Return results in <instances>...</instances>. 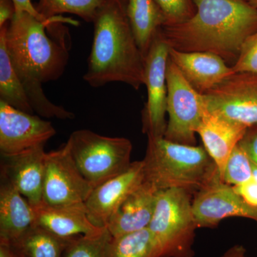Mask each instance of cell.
<instances>
[{"label": "cell", "mask_w": 257, "mask_h": 257, "mask_svg": "<svg viewBox=\"0 0 257 257\" xmlns=\"http://www.w3.org/2000/svg\"><path fill=\"white\" fill-rule=\"evenodd\" d=\"M126 14L145 57L157 32L167 23L165 15L156 0H126Z\"/></svg>", "instance_id": "20"}, {"label": "cell", "mask_w": 257, "mask_h": 257, "mask_svg": "<svg viewBox=\"0 0 257 257\" xmlns=\"http://www.w3.org/2000/svg\"><path fill=\"white\" fill-rule=\"evenodd\" d=\"M145 181L143 160L132 162L119 175L95 187L86 201L88 216L93 224L106 227L115 211Z\"/></svg>", "instance_id": "13"}, {"label": "cell", "mask_w": 257, "mask_h": 257, "mask_svg": "<svg viewBox=\"0 0 257 257\" xmlns=\"http://www.w3.org/2000/svg\"><path fill=\"white\" fill-rule=\"evenodd\" d=\"M0 101L29 114L35 112L10 60L3 28H0Z\"/></svg>", "instance_id": "22"}, {"label": "cell", "mask_w": 257, "mask_h": 257, "mask_svg": "<svg viewBox=\"0 0 257 257\" xmlns=\"http://www.w3.org/2000/svg\"><path fill=\"white\" fill-rule=\"evenodd\" d=\"M0 257H15L8 243L0 242Z\"/></svg>", "instance_id": "34"}, {"label": "cell", "mask_w": 257, "mask_h": 257, "mask_svg": "<svg viewBox=\"0 0 257 257\" xmlns=\"http://www.w3.org/2000/svg\"><path fill=\"white\" fill-rule=\"evenodd\" d=\"M245 257H246V256H245Z\"/></svg>", "instance_id": "37"}, {"label": "cell", "mask_w": 257, "mask_h": 257, "mask_svg": "<svg viewBox=\"0 0 257 257\" xmlns=\"http://www.w3.org/2000/svg\"><path fill=\"white\" fill-rule=\"evenodd\" d=\"M32 207L35 213L33 226H40L60 237L95 234L105 228L92 224L84 203L50 205L42 202Z\"/></svg>", "instance_id": "16"}, {"label": "cell", "mask_w": 257, "mask_h": 257, "mask_svg": "<svg viewBox=\"0 0 257 257\" xmlns=\"http://www.w3.org/2000/svg\"><path fill=\"white\" fill-rule=\"evenodd\" d=\"M35 223L33 207L9 181L0 184V242L18 239Z\"/></svg>", "instance_id": "19"}, {"label": "cell", "mask_w": 257, "mask_h": 257, "mask_svg": "<svg viewBox=\"0 0 257 257\" xmlns=\"http://www.w3.org/2000/svg\"><path fill=\"white\" fill-rule=\"evenodd\" d=\"M192 193L184 189L160 191L149 229L155 242L154 257H194L198 225Z\"/></svg>", "instance_id": "5"}, {"label": "cell", "mask_w": 257, "mask_h": 257, "mask_svg": "<svg viewBox=\"0 0 257 257\" xmlns=\"http://www.w3.org/2000/svg\"><path fill=\"white\" fill-rule=\"evenodd\" d=\"M161 29L145 57L144 84L147 87V100L143 111V131L151 138L165 137L167 126V67L170 47Z\"/></svg>", "instance_id": "8"}, {"label": "cell", "mask_w": 257, "mask_h": 257, "mask_svg": "<svg viewBox=\"0 0 257 257\" xmlns=\"http://www.w3.org/2000/svg\"><path fill=\"white\" fill-rule=\"evenodd\" d=\"M197 11L183 23L162 27L170 48L210 52L233 66L243 43L257 32V9L246 0H194Z\"/></svg>", "instance_id": "2"}, {"label": "cell", "mask_w": 257, "mask_h": 257, "mask_svg": "<svg viewBox=\"0 0 257 257\" xmlns=\"http://www.w3.org/2000/svg\"><path fill=\"white\" fill-rule=\"evenodd\" d=\"M232 188L245 202L257 208V182L254 179L252 178L246 183L234 186Z\"/></svg>", "instance_id": "30"}, {"label": "cell", "mask_w": 257, "mask_h": 257, "mask_svg": "<svg viewBox=\"0 0 257 257\" xmlns=\"http://www.w3.org/2000/svg\"><path fill=\"white\" fill-rule=\"evenodd\" d=\"M192 207L199 228L214 227L229 217L247 218L257 223V208L245 202L221 179L196 193Z\"/></svg>", "instance_id": "12"}, {"label": "cell", "mask_w": 257, "mask_h": 257, "mask_svg": "<svg viewBox=\"0 0 257 257\" xmlns=\"http://www.w3.org/2000/svg\"><path fill=\"white\" fill-rule=\"evenodd\" d=\"M94 189L79 170L67 142L46 152L42 202L50 205L85 203Z\"/></svg>", "instance_id": "9"}, {"label": "cell", "mask_w": 257, "mask_h": 257, "mask_svg": "<svg viewBox=\"0 0 257 257\" xmlns=\"http://www.w3.org/2000/svg\"><path fill=\"white\" fill-rule=\"evenodd\" d=\"M13 2L15 5L16 13H28L41 21L45 22L49 20L40 14L37 11L36 6L32 4V0H13Z\"/></svg>", "instance_id": "31"}, {"label": "cell", "mask_w": 257, "mask_h": 257, "mask_svg": "<svg viewBox=\"0 0 257 257\" xmlns=\"http://www.w3.org/2000/svg\"><path fill=\"white\" fill-rule=\"evenodd\" d=\"M15 13L16 10L13 0H0V28L10 23Z\"/></svg>", "instance_id": "32"}, {"label": "cell", "mask_w": 257, "mask_h": 257, "mask_svg": "<svg viewBox=\"0 0 257 257\" xmlns=\"http://www.w3.org/2000/svg\"><path fill=\"white\" fill-rule=\"evenodd\" d=\"M104 2L105 0H39L35 6L46 20L62 14H72L87 23H93Z\"/></svg>", "instance_id": "24"}, {"label": "cell", "mask_w": 257, "mask_h": 257, "mask_svg": "<svg viewBox=\"0 0 257 257\" xmlns=\"http://www.w3.org/2000/svg\"><path fill=\"white\" fill-rule=\"evenodd\" d=\"M246 250L240 245H236L228 249L221 257H245Z\"/></svg>", "instance_id": "33"}, {"label": "cell", "mask_w": 257, "mask_h": 257, "mask_svg": "<svg viewBox=\"0 0 257 257\" xmlns=\"http://www.w3.org/2000/svg\"><path fill=\"white\" fill-rule=\"evenodd\" d=\"M45 145H40L9 156H2L1 177L21 193L32 207L42 202Z\"/></svg>", "instance_id": "14"}, {"label": "cell", "mask_w": 257, "mask_h": 257, "mask_svg": "<svg viewBox=\"0 0 257 257\" xmlns=\"http://www.w3.org/2000/svg\"><path fill=\"white\" fill-rule=\"evenodd\" d=\"M56 135L52 123L0 101V152L9 156L45 145Z\"/></svg>", "instance_id": "11"}, {"label": "cell", "mask_w": 257, "mask_h": 257, "mask_svg": "<svg viewBox=\"0 0 257 257\" xmlns=\"http://www.w3.org/2000/svg\"><path fill=\"white\" fill-rule=\"evenodd\" d=\"M253 179L257 182V166L252 162Z\"/></svg>", "instance_id": "35"}, {"label": "cell", "mask_w": 257, "mask_h": 257, "mask_svg": "<svg viewBox=\"0 0 257 257\" xmlns=\"http://www.w3.org/2000/svg\"><path fill=\"white\" fill-rule=\"evenodd\" d=\"M167 84L169 119L164 138L176 143L196 145V134L207 110L203 94L189 84L170 58Z\"/></svg>", "instance_id": "7"}, {"label": "cell", "mask_w": 257, "mask_h": 257, "mask_svg": "<svg viewBox=\"0 0 257 257\" xmlns=\"http://www.w3.org/2000/svg\"><path fill=\"white\" fill-rule=\"evenodd\" d=\"M252 178V162L238 144L226 162L222 181L234 187L246 183Z\"/></svg>", "instance_id": "26"}, {"label": "cell", "mask_w": 257, "mask_h": 257, "mask_svg": "<svg viewBox=\"0 0 257 257\" xmlns=\"http://www.w3.org/2000/svg\"><path fill=\"white\" fill-rule=\"evenodd\" d=\"M111 234L106 227L97 234L79 235L69 240L62 257H105Z\"/></svg>", "instance_id": "25"}, {"label": "cell", "mask_w": 257, "mask_h": 257, "mask_svg": "<svg viewBox=\"0 0 257 257\" xmlns=\"http://www.w3.org/2000/svg\"><path fill=\"white\" fill-rule=\"evenodd\" d=\"M239 145L257 166V124L248 126Z\"/></svg>", "instance_id": "29"}, {"label": "cell", "mask_w": 257, "mask_h": 257, "mask_svg": "<svg viewBox=\"0 0 257 257\" xmlns=\"http://www.w3.org/2000/svg\"><path fill=\"white\" fill-rule=\"evenodd\" d=\"M67 143L79 170L94 188L122 173L132 163L133 145L126 138L80 130L72 133Z\"/></svg>", "instance_id": "6"}, {"label": "cell", "mask_w": 257, "mask_h": 257, "mask_svg": "<svg viewBox=\"0 0 257 257\" xmlns=\"http://www.w3.org/2000/svg\"><path fill=\"white\" fill-rule=\"evenodd\" d=\"M231 68L234 72L257 74V32L243 43L238 60Z\"/></svg>", "instance_id": "28"}, {"label": "cell", "mask_w": 257, "mask_h": 257, "mask_svg": "<svg viewBox=\"0 0 257 257\" xmlns=\"http://www.w3.org/2000/svg\"><path fill=\"white\" fill-rule=\"evenodd\" d=\"M60 19L44 22L28 13H15L3 28L10 60L34 111L45 118L73 119L74 113L49 100L42 89L43 83L60 78L68 63L67 43L54 40L45 32Z\"/></svg>", "instance_id": "1"}, {"label": "cell", "mask_w": 257, "mask_h": 257, "mask_svg": "<svg viewBox=\"0 0 257 257\" xmlns=\"http://www.w3.org/2000/svg\"><path fill=\"white\" fill-rule=\"evenodd\" d=\"M158 191L151 184L143 183L130 194L111 216L106 227L111 236L135 232L150 226Z\"/></svg>", "instance_id": "18"}, {"label": "cell", "mask_w": 257, "mask_h": 257, "mask_svg": "<svg viewBox=\"0 0 257 257\" xmlns=\"http://www.w3.org/2000/svg\"><path fill=\"white\" fill-rule=\"evenodd\" d=\"M203 97L208 111L247 127L257 124V74L234 72Z\"/></svg>", "instance_id": "10"}, {"label": "cell", "mask_w": 257, "mask_h": 257, "mask_svg": "<svg viewBox=\"0 0 257 257\" xmlns=\"http://www.w3.org/2000/svg\"><path fill=\"white\" fill-rule=\"evenodd\" d=\"M93 24L84 80L94 88L122 82L138 90L144 84L145 57L128 22L126 0H105Z\"/></svg>", "instance_id": "3"}, {"label": "cell", "mask_w": 257, "mask_h": 257, "mask_svg": "<svg viewBox=\"0 0 257 257\" xmlns=\"http://www.w3.org/2000/svg\"><path fill=\"white\" fill-rule=\"evenodd\" d=\"M143 162L145 182L158 192L184 189L196 194L221 179L204 147L174 143L164 137L148 138Z\"/></svg>", "instance_id": "4"}, {"label": "cell", "mask_w": 257, "mask_h": 257, "mask_svg": "<svg viewBox=\"0 0 257 257\" xmlns=\"http://www.w3.org/2000/svg\"><path fill=\"white\" fill-rule=\"evenodd\" d=\"M156 2L165 15L167 20L165 25L187 21L197 11L194 0H156Z\"/></svg>", "instance_id": "27"}, {"label": "cell", "mask_w": 257, "mask_h": 257, "mask_svg": "<svg viewBox=\"0 0 257 257\" xmlns=\"http://www.w3.org/2000/svg\"><path fill=\"white\" fill-rule=\"evenodd\" d=\"M246 1L247 2L248 4L257 9V0H246Z\"/></svg>", "instance_id": "36"}, {"label": "cell", "mask_w": 257, "mask_h": 257, "mask_svg": "<svg viewBox=\"0 0 257 257\" xmlns=\"http://www.w3.org/2000/svg\"><path fill=\"white\" fill-rule=\"evenodd\" d=\"M169 58L184 79L199 94H204L234 74L231 66L210 52H180L170 48Z\"/></svg>", "instance_id": "15"}, {"label": "cell", "mask_w": 257, "mask_h": 257, "mask_svg": "<svg viewBox=\"0 0 257 257\" xmlns=\"http://www.w3.org/2000/svg\"><path fill=\"white\" fill-rule=\"evenodd\" d=\"M155 242L149 228L117 236H110L105 257H154Z\"/></svg>", "instance_id": "23"}, {"label": "cell", "mask_w": 257, "mask_h": 257, "mask_svg": "<svg viewBox=\"0 0 257 257\" xmlns=\"http://www.w3.org/2000/svg\"><path fill=\"white\" fill-rule=\"evenodd\" d=\"M72 238L60 237L40 226H32L8 244L15 257H62Z\"/></svg>", "instance_id": "21"}, {"label": "cell", "mask_w": 257, "mask_h": 257, "mask_svg": "<svg viewBox=\"0 0 257 257\" xmlns=\"http://www.w3.org/2000/svg\"><path fill=\"white\" fill-rule=\"evenodd\" d=\"M247 128L215 113L207 110L204 112L197 133L202 139L206 151L215 163L221 181L228 158Z\"/></svg>", "instance_id": "17"}]
</instances>
